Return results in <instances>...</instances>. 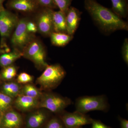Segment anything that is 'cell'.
<instances>
[{"instance_id":"obj_1","label":"cell","mask_w":128,"mask_h":128,"mask_svg":"<svg viewBox=\"0 0 128 128\" xmlns=\"http://www.w3.org/2000/svg\"><path fill=\"white\" fill-rule=\"evenodd\" d=\"M85 9L101 31L108 34L120 30H128V24L96 0H85Z\"/></svg>"},{"instance_id":"obj_2","label":"cell","mask_w":128,"mask_h":128,"mask_svg":"<svg viewBox=\"0 0 128 128\" xmlns=\"http://www.w3.org/2000/svg\"><path fill=\"white\" fill-rule=\"evenodd\" d=\"M66 74L64 69L59 64L48 65L36 82L41 90L51 91L60 84Z\"/></svg>"},{"instance_id":"obj_3","label":"cell","mask_w":128,"mask_h":128,"mask_svg":"<svg viewBox=\"0 0 128 128\" xmlns=\"http://www.w3.org/2000/svg\"><path fill=\"white\" fill-rule=\"evenodd\" d=\"M19 18L14 14L4 7L0 9V35L1 37L0 48H4L1 52L10 50L6 42L10 38Z\"/></svg>"},{"instance_id":"obj_4","label":"cell","mask_w":128,"mask_h":128,"mask_svg":"<svg viewBox=\"0 0 128 128\" xmlns=\"http://www.w3.org/2000/svg\"><path fill=\"white\" fill-rule=\"evenodd\" d=\"M72 103L71 99L68 98L51 91L46 92H43L40 99L38 108H44L58 116Z\"/></svg>"},{"instance_id":"obj_5","label":"cell","mask_w":128,"mask_h":128,"mask_svg":"<svg viewBox=\"0 0 128 128\" xmlns=\"http://www.w3.org/2000/svg\"><path fill=\"white\" fill-rule=\"evenodd\" d=\"M75 106L76 111L85 114L94 111L106 112L110 108L107 98L104 95L80 97L76 100Z\"/></svg>"},{"instance_id":"obj_6","label":"cell","mask_w":128,"mask_h":128,"mask_svg":"<svg viewBox=\"0 0 128 128\" xmlns=\"http://www.w3.org/2000/svg\"><path fill=\"white\" fill-rule=\"evenodd\" d=\"M23 57L31 60L38 70H42L48 66L45 48L41 40L34 37L22 51Z\"/></svg>"},{"instance_id":"obj_7","label":"cell","mask_w":128,"mask_h":128,"mask_svg":"<svg viewBox=\"0 0 128 128\" xmlns=\"http://www.w3.org/2000/svg\"><path fill=\"white\" fill-rule=\"evenodd\" d=\"M28 18H19L10 37V44L13 48L22 51L24 48L35 37L34 34L28 32L26 24Z\"/></svg>"},{"instance_id":"obj_8","label":"cell","mask_w":128,"mask_h":128,"mask_svg":"<svg viewBox=\"0 0 128 128\" xmlns=\"http://www.w3.org/2000/svg\"><path fill=\"white\" fill-rule=\"evenodd\" d=\"M54 10L42 7L36 13L34 21L38 32L45 37L50 36L54 32L53 24Z\"/></svg>"},{"instance_id":"obj_9","label":"cell","mask_w":128,"mask_h":128,"mask_svg":"<svg viewBox=\"0 0 128 128\" xmlns=\"http://www.w3.org/2000/svg\"><path fill=\"white\" fill-rule=\"evenodd\" d=\"M50 112L42 108L30 112L24 119V128H44L50 118Z\"/></svg>"},{"instance_id":"obj_10","label":"cell","mask_w":128,"mask_h":128,"mask_svg":"<svg viewBox=\"0 0 128 128\" xmlns=\"http://www.w3.org/2000/svg\"><path fill=\"white\" fill-rule=\"evenodd\" d=\"M66 128L81 127L87 124H92L94 119L86 114L76 111L70 112L64 111L58 115Z\"/></svg>"},{"instance_id":"obj_11","label":"cell","mask_w":128,"mask_h":128,"mask_svg":"<svg viewBox=\"0 0 128 128\" xmlns=\"http://www.w3.org/2000/svg\"><path fill=\"white\" fill-rule=\"evenodd\" d=\"M6 6L9 10L24 14H36L42 8L37 0H9Z\"/></svg>"},{"instance_id":"obj_12","label":"cell","mask_w":128,"mask_h":128,"mask_svg":"<svg viewBox=\"0 0 128 128\" xmlns=\"http://www.w3.org/2000/svg\"><path fill=\"white\" fill-rule=\"evenodd\" d=\"M24 119L22 114L12 108L2 114L0 128H23Z\"/></svg>"},{"instance_id":"obj_13","label":"cell","mask_w":128,"mask_h":128,"mask_svg":"<svg viewBox=\"0 0 128 128\" xmlns=\"http://www.w3.org/2000/svg\"><path fill=\"white\" fill-rule=\"evenodd\" d=\"M39 99L19 95L15 98L13 106L21 112H30L38 108Z\"/></svg>"},{"instance_id":"obj_14","label":"cell","mask_w":128,"mask_h":128,"mask_svg":"<svg viewBox=\"0 0 128 128\" xmlns=\"http://www.w3.org/2000/svg\"><path fill=\"white\" fill-rule=\"evenodd\" d=\"M82 12L76 8L70 6L66 14V33L73 35L77 30L81 20Z\"/></svg>"},{"instance_id":"obj_15","label":"cell","mask_w":128,"mask_h":128,"mask_svg":"<svg viewBox=\"0 0 128 128\" xmlns=\"http://www.w3.org/2000/svg\"><path fill=\"white\" fill-rule=\"evenodd\" d=\"M23 57L22 52L16 48L2 53L0 54V66L2 68L14 64L17 60Z\"/></svg>"},{"instance_id":"obj_16","label":"cell","mask_w":128,"mask_h":128,"mask_svg":"<svg viewBox=\"0 0 128 128\" xmlns=\"http://www.w3.org/2000/svg\"><path fill=\"white\" fill-rule=\"evenodd\" d=\"M22 86V85L14 80L4 82L0 87V91L15 98L20 95Z\"/></svg>"},{"instance_id":"obj_17","label":"cell","mask_w":128,"mask_h":128,"mask_svg":"<svg viewBox=\"0 0 128 128\" xmlns=\"http://www.w3.org/2000/svg\"><path fill=\"white\" fill-rule=\"evenodd\" d=\"M54 32L66 33V14L59 10L54 11L53 14Z\"/></svg>"},{"instance_id":"obj_18","label":"cell","mask_w":128,"mask_h":128,"mask_svg":"<svg viewBox=\"0 0 128 128\" xmlns=\"http://www.w3.org/2000/svg\"><path fill=\"white\" fill-rule=\"evenodd\" d=\"M128 0H111L112 10L120 18H126L128 13Z\"/></svg>"},{"instance_id":"obj_19","label":"cell","mask_w":128,"mask_h":128,"mask_svg":"<svg viewBox=\"0 0 128 128\" xmlns=\"http://www.w3.org/2000/svg\"><path fill=\"white\" fill-rule=\"evenodd\" d=\"M51 43L54 46L63 47L66 46L72 40L73 35L66 33L54 32L50 36Z\"/></svg>"},{"instance_id":"obj_20","label":"cell","mask_w":128,"mask_h":128,"mask_svg":"<svg viewBox=\"0 0 128 128\" xmlns=\"http://www.w3.org/2000/svg\"><path fill=\"white\" fill-rule=\"evenodd\" d=\"M43 92L41 89H38L32 83H30L22 85L20 95L40 100Z\"/></svg>"},{"instance_id":"obj_21","label":"cell","mask_w":128,"mask_h":128,"mask_svg":"<svg viewBox=\"0 0 128 128\" xmlns=\"http://www.w3.org/2000/svg\"><path fill=\"white\" fill-rule=\"evenodd\" d=\"M18 68L14 64L2 68L0 72V80L3 82L14 80L17 74Z\"/></svg>"},{"instance_id":"obj_22","label":"cell","mask_w":128,"mask_h":128,"mask_svg":"<svg viewBox=\"0 0 128 128\" xmlns=\"http://www.w3.org/2000/svg\"><path fill=\"white\" fill-rule=\"evenodd\" d=\"M14 99L0 91V110L2 114L12 108Z\"/></svg>"},{"instance_id":"obj_23","label":"cell","mask_w":128,"mask_h":128,"mask_svg":"<svg viewBox=\"0 0 128 128\" xmlns=\"http://www.w3.org/2000/svg\"><path fill=\"white\" fill-rule=\"evenodd\" d=\"M44 128H66L60 118L56 115L52 116Z\"/></svg>"},{"instance_id":"obj_24","label":"cell","mask_w":128,"mask_h":128,"mask_svg":"<svg viewBox=\"0 0 128 128\" xmlns=\"http://www.w3.org/2000/svg\"><path fill=\"white\" fill-rule=\"evenodd\" d=\"M33 80L32 76L26 72H22L17 76L16 81L19 84L22 85L32 83Z\"/></svg>"},{"instance_id":"obj_25","label":"cell","mask_w":128,"mask_h":128,"mask_svg":"<svg viewBox=\"0 0 128 128\" xmlns=\"http://www.w3.org/2000/svg\"><path fill=\"white\" fill-rule=\"evenodd\" d=\"M55 5L61 11L66 14L70 7L72 0H53Z\"/></svg>"},{"instance_id":"obj_26","label":"cell","mask_w":128,"mask_h":128,"mask_svg":"<svg viewBox=\"0 0 128 128\" xmlns=\"http://www.w3.org/2000/svg\"><path fill=\"white\" fill-rule=\"evenodd\" d=\"M122 57L124 62L128 64V39L125 38L124 41L122 48Z\"/></svg>"},{"instance_id":"obj_27","label":"cell","mask_w":128,"mask_h":128,"mask_svg":"<svg viewBox=\"0 0 128 128\" xmlns=\"http://www.w3.org/2000/svg\"><path fill=\"white\" fill-rule=\"evenodd\" d=\"M41 7L47 8L54 10L57 8L53 0H37Z\"/></svg>"},{"instance_id":"obj_28","label":"cell","mask_w":128,"mask_h":128,"mask_svg":"<svg viewBox=\"0 0 128 128\" xmlns=\"http://www.w3.org/2000/svg\"><path fill=\"white\" fill-rule=\"evenodd\" d=\"M26 28L28 32L32 34H34L38 32L36 25L34 21L28 20L27 22Z\"/></svg>"},{"instance_id":"obj_29","label":"cell","mask_w":128,"mask_h":128,"mask_svg":"<svg viewBox=\"0 0 128 128\" xmlns=\"http://www.w3.org/2000/svg\"><path fill=\"white\" fill-rule=\"evenodd\" d=\"M92 124V128H112L110 126L106 125L99 120L94 119Z\"/></svg>"},{"instance_id":"obj_30","label":"cell","mask_w":128,"mask_h":128,"mask_svg":"<svg viewBox=\"0 0 128 128\" xmlns=\"http://www.w3.org/2000/svg\"><path fill=\"white\" fill-rule=\"evenodd\" d=\"M119 120L121 128H128V120L121 117H119Z\"/></svg>"},{"instance_id":"obj_31","label":"cell","mask_w":128,"mask_h":128,"mask_svg":"<svg viewBox=\"0 0 128 128\" xmlns=\"http://www.w3.org/2000/svg\"><path fill=\"white\" fill-rule=\"evenodd\" d=\"M6 0H0V9L4 7L3 6V3Z\"/></svg>"},{"instance_id":"obj_32","label":"cell","mask_w":128,"mask_h":128,"mask_svg":"<svg viewBox=\"0 0 128 128\" xmlns=\"http://www.w3.org/2000/svg\"><path fill=\"white\" fill-rule=\"evenodd\" d=\"M2 113L1 111L0 110V121L1 119L2 116Z\"/></svg>"},{"instance_id":"obj_33","label":"cell","mask_w":128,"mask_h":128,"mask_svg":"<svg viewBox=\"0 0 128 128\" xmlns=\"http://www.w3.org/2000/svg\"><path fill=\"white\" fill-rule=\"evenodd\" d=\"M82 128V127H79V128Z\"/></svg>"}]
</instances>
